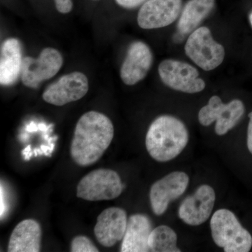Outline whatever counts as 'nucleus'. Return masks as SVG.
Instances as JSON below:
<instances>
[{
  "label": "nucleus",
  "mask_w": 252,
  "mask_h": 252,
  "mask_svg": "<svg viewBox=\"0 0 252 252\" xmlns=\"http://www.w3.org/2000/svg\"><path fill=\"white\" fill-rule=\"evenodd\" d=\"M189 185V177L181 171L170 172L154 182L149 192L151 206L157 216L163 215L170 202L183 195Z\"/></svg>",
  "instance_id": "9"
},
{
  "label": "nucleus",
  "mask_w": 252,
  "mask_h": 252,
  "mask_svg": "<svg viewBox=\"0 0 252 252\" xmlns=\"http://www.w3.org/2000/svg\"><path fill=\"white\" fill-rule=\"evenodd\" d=\"M182 11V0H149L139 11L137 23L142 29L166 27L175 22Z\"/></svg>",
  "instance_id": "12"
},
{
  "label": "nucleus",
  "mask_w": 252,
  "mask_h": 252,
  "mask_svg": "<svg viewBox=\"0 0 252 252\" xmlns=\"http://www.w3.org/2000/svg\"><path fill=\"white\" fill-rule=\"evenodd\" d=\"M146 0H116L117 4L126 9H132L142 4Z\"/></svg>",
  "instance_id": "22"
},
{
  "label": "nucleus",
  "mask_w": 252,
  "mask_h": 252,
  "mask_svg": "<svg viewBox=\"0 0 252 252\" xmlns=\"http://www.w3.org/2000/svg\"><path fill=\"white\" fill-rule=\"evenodd\" d=\"M38 128L41 131H44V132H47V128H46V126L45 124H40L38 126Z\"/></svg>",
  "instance_id": "30"
},
{
  "label": "nucleus",
  "mask_w": 252,
  "mask_h": 252,
  "mask_svg": "<svg viewBox=\"0 0 252 252\" xmlns=\"http://www.w3.org/2000/svg\"><path fill=\"white\" fill-rule=\"evenodd\" d=\"M124 189L120 176L114 170L97 169L84 176L78 184L77 196L88 201L113 200Z\"/></svg>",
  "instance_id": "4"
},
{
  "label": "nucleus",
  "mask_w": 252,
  "mask_h": 252,
  "mask_svg": "<svg viewBox=\"0 0 252 252\" xmlns=\"http://www.w3.org/2000/svg\"><path fill=\"white\" fill-rule=\"evenodd\" d=\"M89 91L85 74L75 72L66 74L50 85L42 94L43 99L55 106L65 105L82 98Z\"/></svg>",
  "instance_id": "11"
},
{
  "label": "nucleus",
  "mask_w": 252,
  "mask_h": 252,
  "mask_svg": "<svg viewBox=\"0 0 252 252\" xmlns=\"http://www.w3.org/2000/svg\"><path fill=\"white\" fill-rule=\"evenodd\" d=\"M249 19H250V24H251L252 27V12L250 14V16H249Z\"/></svg>",
  "instance_id": "31"
},
{
  "label": "nucleus",
  "mask_w": 252,
  "mask_h": 252,
  "mask_svg": "<svg viewBox=\"0 0 252 252\" xmlns=\"http://www.w3.org/2000/svg\"><path fill=\"white\" fill-rule=\"evenodd\" d=\"M63 63V57L59 51L46 48L38 59L26 57L23 59L21 80L27 87L35 89L42 81L54 77Z\"/></svg>",
  "instance_id": "8"
},
{
  "label": "nucleus",
  "mask_w": 252,
  "mask_h": 252,
  "mask_svg": "<svg viewBox=\"0 0 252 252\" xmlns=\"http://www.w3.org/2000/svg\"><path fill=\"white\" fill-rule=\"evenodd\" d=\"M187 56L205 71L213 70L223 63V46L217 43L208 28H198L190 33L185 44Z\"/></svg>",
  "instance_id": "5"
},
{
  "label": "nucleus",
  "mask_w": 252,
  "mask_h": 252,
  "mask_svg": "<svg viewBox=\"0 0 252 252\" xmlns=\"http://www.w3.org/2000/svg\"><path fill=\"white\" fill-rule=\"evenodd\" d=\"M153 63V54L142 41H135L127 50L122 68L121 78L126 85L133 86L148 74Z\"/></svg>",
  "instance_id": "14"
},
{
  "label": "nucleus",
  "mask_w": 252,
  "mask_h": 252,
  "mask_svg": "<svg viewBox=\"0 0 252 252\" xmlns=\"http://www.w3.org/2000/svg\"><path fill=\"white\" fill-rule=\"evenodd\" d=\"M215 0H189L182 9L178 22L181 35L190 34L213 9Z\"/></svg>",
  "instance_id": "18"
},
{
  "label": "nucleus",
  "mask_w": 252,
  "mask_h": 252,
  "mask_svg": "<svg viewBox=\"0 0 252 252\" xmlns=\"http://www.w3.org/2000/svg\"><path fill=\"white\" fill-rule=\"evenodd\" d=\"M22 54L19 41L14 38L7 39L1 48L0 83L11 86L17 81L22 68Z\"/></svg>",
  "instance_id": "17"
},
{
  "label": "nucleus",
  "mask_w": 252,
  "mask_h": 252,
  "mask_svg": "<svg viewBox=\"0 0 252 252\" xmlns=\"http://www.w3.org/2000/svg\"><path fill=\"white\" fill-rule=\"evenodd\" d=\"M31 145H28L27 147H26L22 152H21V154L23 158H24L25 160H30V159L31 158V157H32V153L31 152Z\"/></svg>",
  "instance_id": "24"
},
{
  "label": "nucleus",
  "mask_w": 252,
  "mask_h": 252,
  "mask_svg": "<svg viewBox=\"0 0 252 252\" xmlns=\"http://www.w3.org/2000/svg\"><path fill=\"white\" fill-rule=\"evenodd\" d=\"M177 235L167 225H159L152 230L149 239L150 252H180L177 248Z\"/></svg>",
  "instance_id": "19"
},
{
  "label": "nucleus",
  "mask_w": 252,
  "mask_h": 252,
  "mask_svg": "<svg viewBox=\"0 0 252 252\" xmlns=\"http://www.w3.org/2000/svg\"><path fill=\"white\" fill-rule=\"evenodd\" d=\"M41 149L42 150L43 153H44V155L46 156V157H50L49 151V147L46 145H41Z\"/></svg>",
  "instance_id": "27"
},
{
  "label": "nucleus",
  "mask_w": 252,
  "mask_h": 252,
  "mask_svg": "<svg viewBox=\"0 0 252 252\" xmlns=\"http://www.w3.org/2000/svg\"><path fill=\"white\" fill-rule=\"evenodd\" d=\"M54 149H55V142H52V143L50 144V145H49V153L50 157H51V154H52L53 152H54Z\"/></svg>",
  "instance_id": "29"
},
{
  "label": "nucleus",
  "mask_w": 252,
  "mask_h": 252,
  "mask_svg": "<svg viewBox=\"0 0 252 252\" xmlns=\"http://www.w3.org/2000/svg\"><path fill=\"white\" fill-rule=\"evenodd\" d=\"M41 229L34 220H23L15 227L10 236L7 251L9 252H40Z\"/></svg>",
  "instance_id": "16"
},
{
  "label": "nucleus",
  "mask_w": 252,
  "mask_h": 252,
  "mask_svg": "<svg viewBox=\"0 0 252 252\" xmlns=\"http://www.w3.org/2000/svg\"><path fill=\"white\" fill-rule=\"evenodd\" d=\"M6 203H5V198L4 191H3L2 185H1V217L2 218L3 215L6 212Z\"/></svg>",
  "instance_id": "25"
},
{
  "label": "nucleus",
  "mask_w": 252,
  "mask_h": 252,
  "mask_svg": "<svg viewBox=\"0 0 252 252\" xmlns=\"http://www.w3.org/2000/svg\"><path fill=\"white\" fill-rule=\"evenodd\" d=\"M26 130L28 132H35V131L37 130V127L35 125L34 123H31V125L28 126L27 127H26Z\"/></svg>",
  "instance_id": "26"
},
{
  "label": "nucleus",
  "mask_w": 252,
  "mask_h": 252,
  "mask_svg": "<svg viewBox=\"0 0 252 252\" xmlns=\"http://www.w3.org/2000/svg\"><path fill=\"white\" fill-rule=\"evenodd\" d=\"M70 251L72 252H97L98 249L94 246L88 237L78 235L71 242Z\"/></svg>",
  "instance_id": "20"
},
{
  "label": "nucleus",
  "mask_w": 252,
  "mask_h": 252,
  "mask_svg": "<svg viewBox=\"0 0 252 252\" xmlns=\"http://www.w3.org/2000/svg\"><path fill=\"white\" fill-rule=\"evenodd\" d=\"M189 140V131L182 121L172 116L162 115L149 126L146 148L154 160L167 162L183 152Z\"/></svg>",
  "instance_id": "2"
},
{
  "label": "nucleus",
  "mask_w": 252,
  "mask_h": 252,
  "mask_svg": "<svg viewBox=\"0 0 252 252\" xmlns=\"http://www.w3.org/2000/svg\"><path fill=\"white\" fill-rule=\"evenodd\" d=\"M56 9L62 14H67L72 11L73 4L72 0H54Z\"/></svg>",
  "instance_id": "21"
},
{
  "label": "nucleus",
  "mask_w": 252,
  "mask_h": 252,
  "mask_svg": "<svg viewBox=\"0 0 252 252\" xmlns=\"http://www.w3.org/2000/svg\"><path fill=\"white\" fill-rule=\"evenodd\" d=\"M150 219L147 215L135 214L127 220L126 233L122 240V252H150L149 239L152 231Z\"/></svg>",
  "instance_id": "15"
},
{
  "label": "nucleus",
  "mask_w": 252,
  "mask_h": 252,
  "mask_svg": "<svg viewBox=\"0 0 252 252\" xmlns=\"http://www.w3.org/2000/svg\"><path fill=\"white\" fill-rule=\"evenodd\" d=\"M114 128L107 116L91 111L78 121L71 142L72 160L81 167L98 161L114 138Z\"/></svg>",
  "instance_id": "1"
},
{
  "label": "nucleus",
  "mask_w": 252,
  "mask_h": 252,
  "mask_svg": "<svg viewBox=\"0 0 252 252\" xmlns=\"http://www.w3.org/2000/svg\"><path fill=\"white\" fill-rule=\"evenodd\" d=\"M248 127V138H247V145L249 152L252 155V112L249 114Z\"/></svg>",
  "instance_id": "23"
},
{
  "label": "nucleus",
  "mask_w": 252,
  "mask_h": 252,
  "mask_svg": "<svg viewBox=\"0 0 252 252\" xmlns=\"http://www.w3.org/2000/svg\"><path fill=\"white\" fill-rule=\"evenodd\" d=\"M245 104L240 99H235L224 104L217 95L212 96L207 105L200 109L198 121L203 126L216 122L215 130L217 135H224L240 122L245 114Z\"/></svg>",
  "instance_id": "6"
},
{
  "label": "nucleus",
  "mask_w": 252,
  "mask_h": 252,
  "mask_svg": "<svg viewBox=\"0 0 252 252\" xmlns=\"http://www.w3.org/2000/svg\"><path fill=\"white\" fill-rule=\"evenodd\" d=\"M212 239L225 252H248L252 248V236L241 225L235 214L220 209L210 220Z\"/></svg>",
  "instance_id": "3"
},
{
  "label": "nucleus",
  "mask_w": 252,
  "mask_h": 252,
  "mask_svg": "<svg viewBox=\"0 0 252 252\" xmlns=\"http://www.w3.org/2000/svg\"><path fill=\"white\" fill-rule=\"evenodd\" d=\"M127 224V214L124 209L109 207L97 217L94 235L101 245L112 248L124 238Z\"/></svg>",
  "instance_id": "13"
},
{
  "label": "nucleus",
  "mask_w": 252,
  "mask_h": 252,
  "mask_svg": "<svg viewBox=\"0 0 252 252\" xmlns=\"http://www.w3.org/2000/svg\"><path fill=\"white\" fill-rule=\"evenodd\" d=\"M158 73L162 82L173 90L193 94L201 92L205 88L198 71L187 63L165 60L159 64Z\"/></svg>",
  "instance_id": "7"
},
{
  "label": "nucleus",
  "mask_w": 252,
  "mask_h": 252,
  "mask_svg": "<svg viewBox=\"0 0 252 252\" xmlns=\"http://www.w3.org/2000/svg\"><path fill=\"white\" fill-rule=\"evenodd\" d=\"M216 201V193L210 186H200L195 193L187 197L179 207L178 215L182 221L198 226L208 220Z\"/></svg>",
  "instance_id": "10"
},
{
  "label": "nucleus",
  "mask_w": 252,
  "mask_h": 252,
  "mask_svg": "<svg viewBox=\"0 0 252 252\" xmlns=\"http://www.w3.org/2000/svg\"><path fill=\"white\" fill-rule=\"evenodd\" d=\"M34 157H36L39 155H43L42 150L41 149H34Z\"/></svg>",
  "instance_id": "28"
}]
</instances>
